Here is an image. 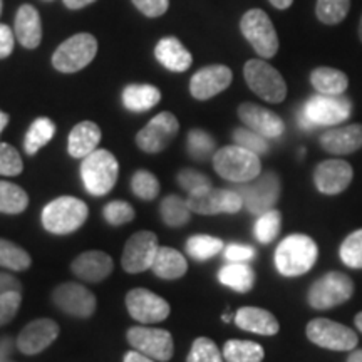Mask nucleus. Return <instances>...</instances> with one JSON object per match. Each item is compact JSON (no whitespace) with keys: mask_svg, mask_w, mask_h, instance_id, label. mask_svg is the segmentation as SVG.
I'll use <instances>...</instances> for the list:
<instances>
[{"mask_svg":"<svg viewBox=\"0 0 362 362\" xmlns=\"http://www.w3.org/2000/svg\"><path fill=\"white\" fill-rule=\"evenodd\" d=\"M188 151L194 160H208L215 151V139L205 131L192 129L188 134Z\"/></svg>","mask_w":362,"mask_h":362,"instance_id":"42","label":"nucleus"},{"mask_svg":"<svg viewBox=\"0 0 362 362\" xmlns=\"http://www.w3.org/2000/svg\"><path fill=\"white\" fill-rule=\"evenodd\" d=\"M119 173V165L112 153L107 149H96L83 158L81 178L84 187L94 197H104L115 188Z\"/></svg>","mask_w":362,"mask_h":362,"instance_id":"3","label":"nucleus"},{"mask_svg":"<svg viewBox=\"0 0 362 362\" xmlns=\"http://www.w3.org/2000/svg\"><path fill=\"white\" fill-rule=\"evenodd\" d=\"M124 362H156L151 357L141 354L139 351H129L128 354L124 356Z\"/></svg>","mask_w":362,"mask_h":362,"instance_id":"54","label":"nucleus"},{"mask_svg":"<svg viewBox=\"0 0 362 362\" xmlns=\"http://www.w3.org/2000/svg\"><path fill=\"white\" fill-rule=\"evenodd\" d=\"M161 99L160 89L151 84H129L123 90V103L126 110L144 112L155 107Z\"/></svg>","mask_w":362,"mask_h":362,"instance_id":"31","label":"nucleus"},{"mask_svg":"<svg viewBox=\"0 0 362 362\" xmlns=\"http://www.w3.org/2000/svg\"><path fill=\"white\" fill-rule=\"evenodd\" d=\"M223 354H221L216 344L208 337L194 339L192 351L187 357V362H223Z\"/></svg>","mask_w":362,"mask_h":362,"instance_id":"43","label":"nucleus"},{"mask_svg":"<svg viewBox=\"0 0 362 362\" xmlns=\"http://www.w3.org/2000/svg\"><path fill=\"white\" fill-rule=\"evenodd\" d=\"M351 0H317L315 13L325 25H336L346 19L349 13Z\"/></svg>","mask_w":362,"mask_h":362,"instance_id":"38","label":"nucleus"},{"mask_svg":"<svg viewBox=\"0 0 362 362\" xmlns=\"http://www.w3.org/2000/svg\"><path fill=\"white\" fill-rule=\"evenodd\" d=\"M158 248L160 245H158V237L155 233L149 230L136 232L126 242L123 259H121L123 269L128 274H139V272L151 269Z\"/></svg>","mask_w":362,"mask_h":362,"instance_id":"15","label":"nucleus"},{"mask_svg":"<svg viewBox=\"0 0 362 362\" xmlns=\"http://www.w3.org/2000/svg\"><path fill=\"white\" fill-rule=\"evenodd\" d=\"M243 76L253 93L267 103H282L287 96V84L282 74L264 59H252L243 67Z\"/></svg>","mask_w":362,"mask_h":362,"instance_id":"6","label":"nucleus"},{"mask_svg":"<svg viewBox=\"0 0 362 362\" xmlns=\"http://www.w3.org/2000/svg\"><path fill=\"white\" fill-rule=\"evenodd\" d=\"M13 44H16V39H13V33L11 27L6 24H0V59H6L12 54Z\"/></svg>","mask_w":362,"mask_h":362,"instance_id":"51","label":"nucleus"},{"mask_svg":"<svg viewBox=\"0 0 362 362\" xmlns=\"http://www.w3.org/2000/svg\"><path fill=\"white\" fill-rule=\"evenodd\" d=\"M129 315L141 324L163 322L170 315V304L165 298L146 288H133L126 296Z\"/></svg>","mask_w":362,"mask_h":362,"instance_id":"16","label":"nucleus"},{"mask_svg":"<svg viewBox=\"0 0 362 362\" xmlns=\"http://www.w3.org/2000/svg\"><path fill=\"white\" fill-rule=\"evenodd\" d=\"M240 30L255 49L260 57L270 59L279 51V35L272 24L270 17L260 8H252L245 12L240 21Z\"/></svg>","mask_w":362,"mask_h":362,"instance_id":"8","label":"nucleus"},{"mask_svg":"<svg viewBox=\"0 0 362 362\" xmlns=\"http://www.w3.org/2000/svg\"><path fill=\"white\" fill-rule=\"evenodd\" d=\"M54 133H56V124L49 117H37L30 124L24 139V149L27 155H35L40 148L51 141Z\"/></svg>","mask_w":362,"mask_h":362,"instance_id":"33","label":"nucleus"},{"mask_svg":"<svg viewBox=\"0 0 362 362\" xmlns=\"http://www.w3.org/2000/svg\"><path fill=\"white\" fill-rule=\"evenodd\" d=\"M187 205L189 210L198 215L238 214L243 206V200L237 189L205 187L189 193Z\"/></svg>","mask_w":362,"mask_h":362,"instance_id":"12","label":"nucleus"},{"mask_svg":"<svg viewBox=\"0 0 362 362\" xmlns=\"http://www.w3.org/2000/svg\"><path fill=\"white\" fill-rule=\"evenodd\" d=\"M96 0H64L66 7L67 8H72V11H78V8H83L86 6H89V4H94Z\"/></svg>","mask_w":362,"mask_h":362,"instance_id":"55","label":"nucleus"},{"mask_svg":"<svg viewBox=\"0 0 362 362\" xmlns=\"http://www.w3.org/2000/svg\"><path fill=\"white\" fill-rule=\"evenodd\" d=\"M22 302L19 291H11L0 296V327L7 325L17 315Z\"/></svg>","mask_w":362,"mask_h":362,"instance_id":"47","label":"nucleus"},{"mask_svg":"<svg viewBox=\"0 0 362 362\" xmlns=\"http://www.w3.org/2000/svg\"><path fill=\"white\" fill-rule=\"evenodd\" d=\"M310 83L324 96H342L349 88V78L334 67H317L310 72Z\"/></svg>","mask_w":362,"mask_h":362,"instance_id":"29","label":"nucleus"},{"mask_svg":"<svg viewBox=\"0 0 362 362\" xmlns=\"http://www.w3.org/2000/svg\"><path fill=\"white\" fill-rule=\"evenodd\" d=\"M237 192L243 200V206L253 215H264L274 210L280 198V178L274 171L259 175L247 183H238Z\"/></svg>","mask_w":362,"mask_h":362,"instance_id":"7","label":"nucleus"},{"mask_svg":"<svg viewBox=\"0 0 362 362\" xmlns=\"http://www.w3.org/2000/svg\"><path fill=\"white\" fill-rule=\"evenodd\" d=\"M264 357V347L252 341L232 339V341H226L223 346L225 362H262Z\"/></svg>","mask_w":362,"mask_h":362,"instance_id":"32","label":"nucleus"},{"mask_svg":"<svg viewBox=\"0 0 362 362\" xmlns=\"http://www.w3.org/2000/svg\"><path fill=\"white\" fill-rule=\"evenodd\" d=\"M218 280L235 292L247 293L255 284V272L250 265H247V262H230L220 269Z\"/></svg>","mask_w":362,"mask_h":362,"instance_id":"30","label":"nucleus"},{"mask_svg":"<svg viewBox=\"0 0 362 362\" xmlns=\"http://www.w3.org/2000/svg\"><path fill=\"white\" fill-rule=\"evenodd\" d=\"M71 269L76 277L84 280V282L96 284L110 277L112 269H115V264H112V259L107 253L90 250L81 253L78 259L72 262Z\"/></svg>","mask_w":362,"mask_h":362,"instance_id":"23","label":"nucleus"},{"mask_svg":"<svg viewBox=\"0 0 362 362\" xmlns=\"http://www.w3.org/2000/svg\"><path fill=\"white\" fill-rule=\"evenodd\" d=\"M52 302L66 314L88 319L96 310V297L84 285L66 282L52 292Z\"/></svg>","mask_w":362,"mask_h":362,"instance_id":"17","label":"nucleus"},{"mask_svg":"<svg viewBox=\"0 0 362 362\" xmlns=\"http://www.w3.org/2000/svg\"><path fill=\"white\" fill-rule=\"evenodd\" d=\"M155 56L161 66L173 72L187 71L193 62L192 54L176 37L161 39L155 47Z\"/></svg>","mask_w":362,"mask_h":362,"instance_id":"26","label":"nucleus"},{"mask_svg":"<svg viewBox=\"0 0 362 362\" xmlns=\"http://www.w3.org/2000/svg\"><path fill=\"white\" fill-rule=\"evenodd\" d=\"M269 2L275 8H279V11H285V8H288V7L292 6L293 0H269Z\"/></svg>","mask_w":362,"mask_h":362,"instance_id":"56","label":"nucleus"},{"mask_svg":"<svg viewBox=\"0 0 362 362\" xmlns=\"http://www.w3.org/2000/svg\"><path fill=\"white\" fill-rule=\"evenodd\" d=\"M352 166L342 160H325L315 166L314 183L315 188L324 194H339L351 185Z\"/></svg>","mask_w":362,"mask_h":362,"instance_id":"20","label":"nucleus"},{"mask_svg":"<svg viewBox=\"0 0 362 362\" xmlns=\"http://www.w3.org/2000/svg\"><path fill=\"white\" fill-rule=\"evenodd\" d=\"M0 13H2V0H0Z\"/></svg>","mask_w":362,"mask_h":362,"instance_id":"62","label":"nucleus"},{"mask_svg":"<svg viewBox=\"0 0 362 362\" xmlns=\"http://www.w3.org/2000/svg\"><path fill=\"white\" fill-rule=\"evenodd\" d=\"M104 218L112 226H119L124 223H129L134 218V210L129 203L126 202H111L104 206L103 211Z\"/></svg>","mask_w":362,"mask_h":362,"instance_id":"46","label":"nucleus"},{"mask_svg":"<svg viewBox=\"0 0 362 362\" xmlns=\"http://www.w3.org/2000/svg\"><path fill=\"white\" fill-rule=\"evenodd\" d=\"M24 171V163L16 148L7 143H0V175L17 176Z\"/></svg>","mask_w":362,"mask_h":362,"instance_id":"45","label":"nucleus"},{"mask_svg":"<svg viewBox=\"0 0 362 362\" xmlns=\"http://www.w3.org/2000/svg\"><path fill=\"white\" fill-rule=\"evenodd\" d=\"M233 141L238 146L248 149V151L255 153V155H265L269 151V143H267V138L255 133V131L248 128H237L233 131Z\"/></svg>","mask_w":362,"mask_h":362,"instance_id":"44","label":"nucleus"},{"mask_svg":"<svg viewBox=\"0 0 362 362\" xmlns=\"http://www.w3.org/2000/svg\"><path fill=\"white\" fill-rule=\"evenodd\" d=\"M160 211L163 221L168 226H173V228L187 225L189 221V216H192V210L188 208L187 202H183L176 194H170V197H166L161 202Z\"/></svg>","mask_w":362,"mask_h":362,"instance_id":"35","label":"nucleus"},{"mask_svg":"<svg viewBox=\"0 0 362 362\" xmlns=\"http://www.w3.org/2000/svg\"><path fill=\"white\" fill-rule=\"evenodd\" d=\"M178 183H180V187L183 188V189H187L188 193L194 192V189L211 187L210 180H208L203 173H200V171H194V170H183V171H180Z\"/></svg>","mask_w":362,"mask_h":362,"instance_id":"48","label":"nucleus"},{"mask_svg":"<svg viewBox=\"0 0 362 362\" xmlns=\"http://www.w3.org/2000/svg\"><path fill=\"white\" fill-rule=\"evenodd\" d=\"M128 342L134 351L151 357L158 362H168L173 357V336L165 329L155 327H131L128 330Z\"/></svg>","mask_w":362,"mask_h":362,"instance_id":"13","label":"nucleus"},{"mask_svg":"<svg viewBox=\"0 0 362 362\" xmlns=\"http://www.w3.org/2000/svg\"><path fill=\"white\" fill-rule=\"evenodd\" d=\"M354 293V282L342 272H327L315 280L307 293L310 307L317 310H327L347 302Z\"/></svg>","mask_w":362,"mask_h":362,"instance_id":"5","label":"nucleus"},{"mask_svg":"<svg viewBox=\"0 0 362 362\" xmlns=\"http://www.w3.org/2000/svg\"><path fill=\"white\" fill-rule=\"evenodd\" d=\"M29 206V197L11 181H0V214L19 215Z\"/></svg>","mask_w":362,"mask_h":362,"instance_id":"34","label":"nucleus"},{"mask_svg":"<svg viewBox=\"0 0 362 362\" xmlns=\"http://www.w3.org/2000/svg\"><path fill=\"white\" fill-rule=\"evenodd\" d=\"M280 226H282V215L279 210H269L264 215L259 216L255 226H253V233L255 238L260 243H272L280 232Z\"/></svg>","mask_w":362,"mask_h":362,"instance_id":"39","label":"nucleus"},{"mask_svg":"<svg viewBox=\"0 0 362 362\" xmlns=\"http://www.w3.org/2000/svg\"><path fill=\"white\" fill-rule=\"evenodd\" d=\"M7 124H8V115L7 112L0 111V134H2V131L6 129Z\"/></svg>","mask_w":362,"mask_h":362,"instance_id":"58","label":"nucleus"},{"mask_svg":"<svg viewBox=\"0 0 362 362\" xmlns=\"http://www.w3.org/2000/svg\"><path fill=\"white\" fill-rule=\"evenodd\" d=\"M59 336V325L51 319L33 320L21 330L17 337V349L25 356L40 354Z\"/></svg>","mask_w":362,"mask_h":362,"instance_id":"19","label":"nucleus"},{"mask_svg":"<svg viewBox=\"0 0 362 362\" xmlns=\"http://www.w3.org/2000/svg\"><path fill=\"white\" fill-rule=\"evenodd\" d=\"M180 131V123L175 115L165 111L153 117L144 128L136 134V143L144 153H161L170 146Z\"/></svg>","mask_w":362,"mask_h":362,"instance_id":"14","label":"nucleus"},{"mask_svg":"<svg viewBox=\"0 0 362 362\" xmlns=\"http://www.w3.org/2000/svg\"><path fill=\"white\" fill-rule=\"evenodd\" d=\"M347 362H362V349L352 351L349 357H347Z\"/></svg>","mask_w":362,"mask_h":362,"instance_id":"57","label":"nucleus"},{"mask_svg":"<svg viewBox=\"0 0 362 362\" xmlns=\"http://www.w3.org/2000/svg\"><path fill=\"white\" fill-rule=\"evenodd\" d=\"M98 52V40L90 34H76L62 42L52 56V66L61 72H78L93 62Z\"/></svg>","mask_w":362,"mask_h":362,"instance_id":"10","label":"nucleus"},{"mask_svg":"<svg viewBox=\"0 0 362 362\" xmlns=\"http://www.w3.org/2000/svg\"><path fill=\"white\" fill-rule=\"evenodd\" d=\"M319 248L310 237L302 233L288 235L275 250V267L284 277H298L315 265Z\"/></svg>","mask_w":362,"mask_h":362,"instance_id":"1","label":"nucleus"},{"mask_svg":"<svg viewBox=\"0 0 362 362\" xmlns=\"http://www.w3.org/2000/svg\"><path fill=\"white\" fill-rule=\"evenodd\" d=\"M354 322H356V327L361 330L362 332V312H359V314L356 315V319H354Z\"/></svg>","mask_w":362,"mask_h":362,"instance_id":"59","label":"nucleus"},{"mask_svg":"<svg viewBox=\"0 0 362 362\" xmlns=\"http://www.w3.org/2000/svg\"><path fill=\"white\" fill-rule=\"evenodd\" d=\"M235 324L247 332L260 336H275L280 330L279 320L272 312L259 307H242L235 314Z\"/></svg>","mask_w":362,"mask_h":362,"instance_id":"25","label":"nucleus"},{"mask_svg":"<svg viewBox=\"0 0 362 362\" xmlns=\"http://www.w3.org/2000/svg\"><path fill=\"white\" fill-rule=\"evenodd\" d=\"M214 168L221 178L232 183H247L262 173L260 158L248 149L233 144L215 151Z\"/></svg>","mask_w":362,"mask_h":362,"instance_id":"2","label":"nucleus"},{"mask_svg":"<svg viewBox=\"0 0 362 362\" xmlns=\"http://www.w3.org/2000/svg\"><path fill=\"white\" fill-rule=\"evenodd\" d=\"M101 141V129L93 121H83L76 124L69 134L67 149L72 158H86L93 151H96Z\"/></svg>","mask_w":362,"mask_h":362,"instance_id":"27","label":"nucleus"},{"mask_svg":"<svg viewBox=\"0 0 362 362\" xmlns=\"http://www.w3.org/2000/svg\"><path fill=\"white\" fill-rule=\"evenodd\" d=\"M133 4L148 17H161L170 7V0H133Z\"/></svg>","mask_w":362,"mask_h":362,"instance_id":"49","label":"nucleus"},{"mask_svg":"<svg viewBox=\"0 0 362 362\" xmlns=\"http://www.w3.org/2000/svg\"><path fill=\"white\" fill-rule=\"evenodd\" d=\"M339 255H341L344 265L351 267V269H362V228L352 232L344 240L339 248Z\"/></svg>","mask_w":362,"mask_h":362,"instance_id":"41","label":"nucleus"},{"mask_svg":"<svg viewBox=\"0 0 362 362\" xmlns=\"http://www.w3.org/2000/svg\"><path fill=\"white\" fill-rule=\"evenodd\" d=\"M13 341L12 337H0V362H7L8 356L12 354Z\"/></svg>","mask_w":362,"mask_h":362,"instance_id":"53","label":"nucleus"},{"mask_svg":"<svg viewBox=\"0 0 362 362\" xmlns=\"http://www.w3.org/2000/svg\"><path fill=\"white\" fill-rule=\"evenodd\" d=\"M13 34L19 40L22 47L35 49L42 40V22H40L39 12L33 6L25 4L17 11Z\"/></svg>","mask_w":362,"mask_h":362,"instance_id":"24","label":"nucleus"},{"mask_svg":"<svg viewBox=\"0 0 362 362\" xmlns=\"http://www.w3.org/2000/svg\"><path fill=\"white\" fill-rule=\"evenodd\" d=\"M320 146L330 155H351L362 148V124H347L320 134Z\"/></svg>","mask_w":362,"mask_h":362,"instance_id":"22","label":"nucleus"},{"mask_svg":"<svg viewBox=\"0 0 362 362\" xmlns=\"http://www.w3.org/2000/svg\"><path fill=\"white\" fill-rule=\"evenodd\" d=\"M11 291H22V285L19 280L16 277H12V275L8 274H2L0 272V296L6 292H11Z\"/></svg>","mask_w":362,"mask_h":362,"instance_id":"52","label":"nucleus"},{"mask_svg":"<svg viewBox=\"0 0 362 362\" xmlns=\"http://www.w3.org/2000/svg\"><path fill=\"white\" fill-rule=\"evenodd\" d=\"M30 264H33V259L24 248L16 245L13 242H8V240L0 238V267L13 272H22L29 269Z\"/></svg>","mask_w":362,"mask_h":362,"instance_id":"36","label":"nucleus"},{"mask_svg":"<svg viewBox=\"0 0 362 362\" xmlns=\"http://www.w3.org/2000/svg\"><path fill=\"white\" fill-rule=\"evenodd\" d=\"M232 79L233 74L230 67L221 64L206 66L198 71L189 81V93L198 101H206V99L223 93L232 84Z\"/></svg>","mask_w":362,"mask_h":362,"instance_id":"18","label":"nucleus"},{"mask_svg":"<svg viewBox=\"0 0 362 362\" xmlns=\"http://www.w3.org/2000/svg\"><path fill=\"white\" fill-rule=\"evenodd\" d=\"M153 274L160 279L175 280L183 277L188 270L187 259L178 250L170 247H160L151 265Z\"/></svg>","mask_w":362,"mask_h":362,"instance_id":"28","label":"nucleus"},{"mask_svg":"<svg viewBox=\"0 0 362 362\" xmlns=\"http://www.w3.org/2000/svg\"><path fill=\"white\" fill-rule=\"evenodd\" d=\"M238 117L248 129L255 131L264 138H280L285 131L282 117L274 111L265 110L253 103H243L238 107Z\"/></svg>","mask_w":362,"mask_h":362,"instance_id":"21","label":"nucleus"},{"mask_svg":"<svg viewBox=\"0 0 362 362\" xmlns=\"http://www.w3.org/2000/svg\"><path fill=\"white\" fill-rule=\"evenodd\" d=\"M305 334L307 339L315 346L337 352L354 351L359 342L357 334L351 327L334 322V320L322 319V317L310 320L305 327Z\"/></svg>","mask_w":362,"mask_h":362,"instance_id":"11","label":"nucleus"},{"mask_svg":"<svg viewBox=\"0 0 362 362\" xmlns=\"http://www.w3.org/2000/svg\"><path fill=\"white\" fill-rule=\"evenodd\" d=\"M255 257V248L232 243L225 248V259L228 262H250Z\"/></svg>","mask_w":362,"mask_h":362,"instance_id":"50","label":"nucleus"},{"mask_svg":"<svg viewBox=\"0 0 362 362\" xmlns=\"http://www.w3.org/2000/svg\"><path fill=\"white\" fill-rule=\"evenodd\" d=\"M359 37H361V42H362V16H361V22H359Z\"/></svg>","mask_w":362,"mask_h":362,"instance_id":"61","label":"nucleus"},{"mask_svg":"<svg viewBox=\"0 0 362 362\" xmlns=\"http://www.w3.org/2000/svg\"><path fill=\"white\" fill-rule=\"evenodd\" d=\"M223 250V242L210 235H193L187 242V252L194 260L205 262Z\"/></svg>","mask_w":362,"mask_h":362,"instance_id":"37","label":"nucleus"},{"mask_svg":"<svg viewBox=\"0 0 362 362\" xmlns=\"http://www.w3.org/2000/svg\"><path fill=\"white\" fill-rule=\"evenodd\" d=\"M88 215V205L83 200L74 197H61L45 205L42 225L54 235H67L81 228Z\"/></svg>","mask_w":362,"mask_h":362,"instance_id":"4","label":"nucleus"},{"mask_svg":"<svg viewBox=\"0 0 362 362\" xmlns=\"http://www.w3.org/2000/svg\"><path fill=\"white\" fill-rule=\"evenodd\" d=\"M131 188H133V193L138 198L151 202L160 193V181H158L155 175L149 173V171L139 170L131 178Z\"/></svg>","mask_w":362,"mask_h":362,"instance_id":"40","label":"nucleus"},{"mask_svg":"<svg viewBox=\"0 0 362 362\" xmlns=\"http://www.w3.org/2000/svg\"><path fill=\"white\" fill-rule=\"evenodd\" d=\"M352 104L342 96H324L317 94L305 103L302 111V126H334L349 119Z\"/></svg>","mask_w":362,"mask_h":362,"instance_id":"9","label":"nucleus"},{"mask_svg":"<svg viewBox=\"0 0 362 362\" xmlns=\"http://www.w3.org/2000/svg\"><path fill=\"white\" fill-rule=\"evenodd\" d=\"M221 319H223L225 322H230V320H232V315H230V314H225L223 317H221Z\"/></svg>","mask_w":362,"mask_h":362,"instance_id":"60","label":"nucleus"}]
</instances>
